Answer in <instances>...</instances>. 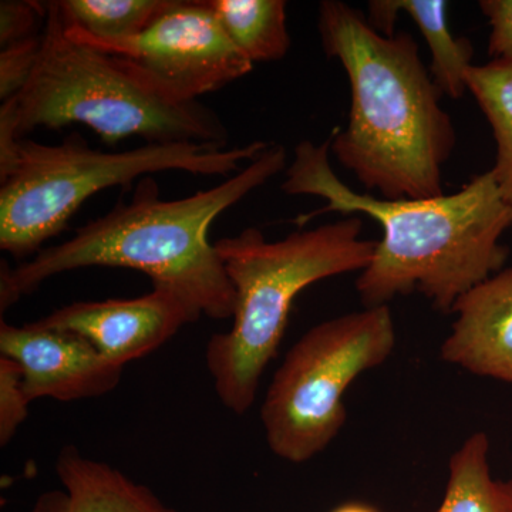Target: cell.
<instances>
[{
  "label": "cell",
  "mask_w": 512,
  "mask_h": 512,
  "mask_svg": "<svg viewBox=\"0 0 512 512\" xmlns=\"http://www.w3.org/2000/svg\"><path fill=\"white\" fill-rule=\"evenodd\" d=\"M0 353L22 369L30 402L104 396L119 386L123 376L124 366L110 362L82 336L36 322L15 326L2 320Z\"/></svg>",
  "instance_id": "cell-10"
},
{
  "label": "cell",
  "mask_w": 512,
  "mask_h": 512,
  "mask_svg": "<svg viewBox=\"0 0 512 512\" xmlns=\"http://www.w3.org/2000/svg\"><path fill=\"white\" fill-rule=\"evenodd\" d=\"M64 32L74 42L113 56L174 103H195L198 97L247 76L254 67L229 40L204 0H175L146 32L133 39L107 42L66 28Z\"/></svg>",
  "instance_id": "cell-8"
},
{
  "label": "cell",
  "mask_w": 512,
  "mask_h": 512,
  "mask_svg": "<svg viewBox=\"0 0 512 512\" xmlns=\"http://www.w3.org/2000/svg\"><path fill=\"white\" fill-rule=\"evenodd\" d=\"M478 5L491 28L488 55L512 64V0H481Z\"/></svg>",
  "instance_id": "cell-21"
},
{
  "label": "cell",
  "mask_w": 512,
  "mask_h": 512,
  "mask_svg": "<svg viewBox=\"0 0 512 512\" xmlns=\"http://www.w3.org/2000/svg\"><path fill=\"white\" fill-rule=\"evenodd\" d=\"M42 52L25 89L0 106V146L36 128L84 124L109 146L127 137L146 144L198 143L227 147L220 117L200 101L164 99L114 59L74 42L56 2H46Z\"/></svg>",
  "instance_id": "cell-5"
},
{
  "label": "cell",
  "mask_w": 512,
  "mask_h": 512,
  "mask_svg": "<svg viewBox=\"0 0 512 512\" xmlns=\"http://www.w3.org/2000/svg\"><path fill=\"white\" fill-rule=\"evenodd\" d=\"M330 144V136L320 144L301 141L281 188L328 202L299 215V227L329 212L363 214L379 222L382 241L356 281L365 308L420 292L434 309L451 313L461 296L503 271L508 249L501 238L512 227V208L490 170L474 175L454 194L386 200L343 183L330 164Z\"/></svg>",
  "instance_id": "cell-1"
},
{
  "label": "cell",
  "mask_w": 512,
  "mask_h": 512,
  "mask_svg": "<svg viewBox=\"0 0 512 512\" xmlns=\"http://www.w3.org/2000/svg\"><path fill=\"white\" fill-rule=\"evenodd\" d=\"M23 372L15 360L0 356V444L8 446L29 416Z\"/></svg>",
  "instance_id": "cell-18"
},
{
  "label": "cell",
  "mask_w": 512,
  "mask_h": 512,
  "mask_svg": "<svg viewBox=\"0 0 512 512\" xmlns=\"http://www.w3.org/2000/svg\"><path fill=\"white\" fill-rule=\"evenodd\" d=\"M444 362L512 384V266L474 286L454 305Z\"/></svg>",
  "instance_id": "cell-11"
},
{
  "label": "cell",
  "mask_w": 512,
  "mask_h": 512,
  "mask_svg": "<svg viewBox=\"0 0 512 512\" xmlns=\"http://www.w3.org/2000/svg\"><path fill=\"white\" fill-rule=\"evenodd\" d=\"M490 440L483 431L464 441L448 463V481L437 512H512V480L491 477Z\"/></svg>",
  "instance_id": "cell-15"
},
{
  "label": "cell",
  "mask_w": 512,
  "mask_h": 512,
  "mask_svg": "<svg viewBox=\"0 0 512 512\" xmlns=\"http://www.w3.org/2000/svg\"><path fill=\"white\" fill-rule=\"evenodd\" d=\"M332 512H380L376 510L375 507H370V505L363 503H348L340 505V507L335 508Z\"/></svg>",
  "instance_id": "cell-22"
},
{
  "label": "cell",
  "mask_w": 512,
  "mask_h": 512,
  "mask_svg": "<svg viewBox=\"0 0 512 512\" xmlns=\"http://www.w3.org/2000/svg\"><path fill=\"white\" fill-rule=\"evenodd\" d=\"M286 158L282 144H271L224 183L181 200H161L156 180L144 178L128 204L119 202L73 238L42 249L18 268L2 264V312L52 276L97 266L144 272L153 285L170 286L201 315L232 318L234 286L208 231L222 212L281 173Z\"/></svg>",
  "instance_id": "cell-3"
},
{
  "label": "cell",
  "mask_w": 512,
  "mask_h": 512,
  "mask_svg": "<svg viewBox=\"0 0 512 512\" xmlns=\"http://www.w3.org/2000/svg\"><path fill=\"white\" fill-rule=\"evenodd\" d=\"M47 19L46 3L36 0L0 2V46L8 47L42 35Z\"/></svg>",
  "instance_id": "cell-20"
},
{
  "label": "cell",
  "mask_w": 512,
  "mask_h": 512,
  "mask_svg": "<svg viewBox=\"0 0 512 512\" xmlns=\"http://www.w3.org/2000/svg\"><path fill=\"white\" fill-rule=\"evenodd\" d=\"M175 0H59L64 28L90 39H133L146 32Z\"/></svg>",
  "instance_id": "cell-17"
},
{
  "label": "cell",
  "mask_w": 512,
  "mask_h": 512,
  "mask_svg": "<svg viewBox=\"0 0 512 512\" xmlns=\"http://www.w3.org/2000/svg\"><path fill=\"white\" fill-rule=\"evenodd\" d=\"M318 29L323 52L342 64L352 93L348 126L330 134V153L367 194L377 191L386 200L444 195L456 127L413 36L382 35L342 0L320 2Z\"/></svg>",
  "instance_id": "cell-2"
},
{
  "label": "cell",
  "mask_w": 512,
  "mask_h": 512,
  "mask_svg": "<svg viewBox=\"0 0 512 512\" xmlns=\"http://www.w3.org/2000/svg\"><path fill=\"white\" fill-rule=\"evenodd\" d=\"M363 221L348 217L266 241L259 229L218 239L215 249L234 286V323L211 336L208 372L222 406L245 414L254 406L266 366L284 339L296 296L316 282L365 271L377 241L360 238Z\"/></svg>",
  "instance_id": "cell-4"
},
{
  "label": "cell",
  "mask_w": 512,
  "mask_h": 512,
  "mask_svg": "<svg viewBox=\"0 0 512 512\" xmlns=\"http://www.w3.org/2000/svg\"><path fill=\"white\" fill-rule=\"evenodd\" d=\"M201 316L170 286L153 285V291L138 298L73 302L36 323L76 333L110 362L126 366L161 348Z\"/></svg>",
  "instance_id": "cell-9"
},
{
  "label": "cell",
  "mask_w": 512,
  "mask_h": 512,
  "mask_svg": "<svg viewBox=\"0 0 512 512\" xmlns=\"http://www.w3.org/2000/svg\"><path fill=\"white\" fill-rule=\"evenodd\" d=\"M444 0H372L367 20L384 36H394L400 15L416 23L431 53L430 74L441 94L461 99L468 92L467 73L474 66V47L466 37H456L447 23Z\"/></svg>",
  "instance_id": "cell-13"
},
{
  "label": "cell",
  "mask_w": 512,
  "mask_h": 512,
  "mask_svg": "<svg viewBox=\"0 0 512 512\" xmlns=\"http://www.w3.org/2000/svg\"><path fill=\"white\" fill-rule=\"evenodd\" d=\"M42 45L43 33L0 50V100L2 103L25 89L35 72Z\"/></svg>",
  "instance_id": "cell-19"
},
{
  "label": "cell",
  "mask_w": 512,
  "mask_h": 512,
  "mask_svg": "<svg viewBox=\"0 0 512 512\" xmlns=\"http://www.w3.org/2000/svg\"><path fill=\"white\" fill-rule=\"evenodd\" d=\"M229 40L251 63L284 59L291 49L285 0H204Z\"/></svg>",
  "instance_id": "cell-14"
},
{
  "label": "cell",
  "mask_w": 512,
  "mask_h": 512,
  "mask_svg": "<svg viewBox=\"0 0 512 512\" xmlns=\"http://www.w3.org/2000/svg\"><path fill=\"white\" fill-rule=\"evenodd\" d=\"M56 474L62 487L40 494L29 512H177L146 485L74 446L60 451Z\"/></svg>",
  "instance_id": "cell-12"
},
{
  "label": "cell",
  "mask_w": 512,
  "mask_h": 512,
  "mask_svg": "<svg viewBox=\"0 0 512 512\" xmlns=\"http://www.w3.org/2000/svg\"><path fill=\"white\" fill-rule=\"evenodd\" d=\"M394 346L389 305L346 313L309 329L286 353L262 403L272 453L292 464L322 453L348 420L343 396L350 384L382 366Z\"/></svg>",
  "instance_id": "cell-7"
},
{
  "label": "cell",
  "mask_w": 512,
  "mask_h": 512,
  "mask_svg": "<svg viewBox=\"0 0 512 512\" xmlns=\"http://www.w3.org/2000/svg\"><path fill=\"white\" fill-rule=\"evenodd\" d=\"M467 89L493 130L495 163L490 173L512 208V64H474L467 73Z\"/></svg>",
  "instance_id": "cell-16"
},
{
  "label": "cell",
  "mask_w": 512,
  "mask_h": 512,
  "mask_svg": "<svg viewBox=\"0 0 512 512\" xmlns=\"http://www.w3.org/2000/svg\"><path fill=\"white\" fill-rule=\"evenodd\" d=\"M271 144H144L109 153L80 134L47 146L29 138L0 146V249L23 259L42 251L94 194L161 171L212 177L238 173Z\"/></svg>",
  "instance_id": "cell-6"
}]
</instances>
